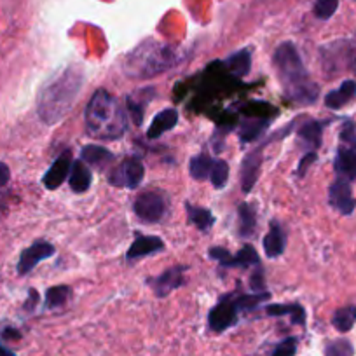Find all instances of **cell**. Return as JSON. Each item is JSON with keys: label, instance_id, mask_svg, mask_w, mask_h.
<instances>
[{"label": "cell", "instance_id": "cell-1", "mask_svg": "<svg viewBox=\"0 0 356 356\" xmlns=\"http://www.w3.org/2000/svg\"><path fill=\"white\" fill-rule=\"evenodd\" d=\"M273 67L285 97L292 104L300 107L316 104L320 98V86L311 79L296 44L290 40L280 44L273 53Z\"/></svg>", "mask_w": 356, "mask_h": 356}, {"label": "cell", "instance_id": "cell-2", "mask_svg": "<svg viewBox=\"0 0 356 356\" xmlns=\"http://www.w3.org/2000/svg\"><path fill=\"white\" fill-rule=\"evenodd\" d=\"M84 84V70L70 65L49 79L37 97V114L47 126L58 124L77 102Z\"/></svg>", "mask_w": 356, "mask_h": 356}, {"label": "cell", "instance_id": "cell-3", "mask_svg": "<svg viewBox=\"0 0 356 356\" xmlns=\"http://www.w3.org/2000/svg\"><path fill=\"white\" fill-rule=\"evenodd\" d=\"M86 133L97 140L114 142L128 129V112L107 89H98L86 105Z\"/></svg>", "mask_w": 356, "mask_h": 356}, {"label": "cell", "instance_id": "cell-4", "mask_svg": "<svg viewBox=\"0 0 356 356\" xmlns=\"http://www.w3.org/2000/svg\"><path fill=\"white\" fill-rule=\"evenodd\" d=\"M184 56L178 47L161 44L154 39L143 40L131 53L126 54L121 63V70L126 77L136 81L157 77L182 63Z\"/></svg>", "mask_w": 356, "mask_h": 356}, {"label": "cell", "instance_id": "cell-5", "mask_svg": "<svg viewBox=\"0 0 356 356\" xmlns=\"http://www.w3.org/2000/svg\"><path fill=\"white\" fill-rule=\"evenodd\" d=\"M320 58L328 77L344 72H356V42L349 39H339L325 44L320 49Z\"/></svg>", "mask_w": 356, "mask_h": 356}, {"label": "cell", "instance_id": "cell-6", "mask_svg": "<svg viewBox=\"0 0 356 356\" xmlns=\"http://www.w3.org/2000/svg\"><path fill=\"white\" fill-rule=\"evenodd\" d=\"M296 122L297 121H292L290 124H286L285 128H282L280 131H276L275 135H271L269 138L264 140L260 145H257L255 149L250 150V152L243 157L241 171H239V175H241V191L243 193L245 194L252 193V189L255 187L257 180H259L260 168H262V159H264V149H266V145H269V143L275 142V140L283 138V136L289 135V131H292V129L296 128Z\"/></svg>", "mask_w": 356, "mask_h": 356}, {"label": "cell", "instance_id": "cell-7", "mask_svg": "<svg viewBox=\"0 0 356 356\" xmlns=\"http://www.w3.org/2000/svg\"><path fill=\"white\" fill-rule=\"evenodd\" d=\"M239 313H243L239 306V293H225L208 313V328L222 334L238 323Z\"/></svg>", "mask_w": 356, "mask_h": 356}, {"label": "cell", "instance_id": "cell-8", "mask_svg": "<svg viewBox=\"0 0 356 356\" xmlns=\"http://www.w3.org/2000/svg\"><path fill=\"white\" fill-rule=\"evenodd\" d=\"M145 177V166L140 157H126L108 173V184L118 189H136Z\"/></svg>", "mask_w": 356, "mask_h": 356}, {"label": "cell", "instance_id": "cell-9", "mask_svg": "<svg viewBox=\"0 0 356 356\" xmlns=\"http://www.w3.org/2000/svg\"><path fill=\"white\" fill-rule=\"evenodd\" d=\"M133 213L143 222V224H157L166 213V201L164 196L157 191H143L133 201Z\"/></svg>", "mask_w": 356, "mask_h": 356}, {"label": "cell", "instance_id": "cell-10", "mask_svg": "<svg viewBox=\"0 0 356 356\" xmlns=\"http://www.w3.org/2000/svg\"><path fill=\"white\" fill-rule=\"evenodd\" d=\"M208 257L220 264L222 267H229V269H234V267L236 269H248V267L260 266V257L252 245H245L234 255L224 246H211L208 250Z\"/></svg>", "mask_w": 356, "mask_h": 356}, {"label": "cell", "instance_id": "cell-11", "mask_svg": "<svg viewBox=\"0 0 356 356\" xmlns=\"http://www.w3.org/2000/svg\"><path fill=\"white\" fill-rule=\"evenodd\" d=\"M186 271L187 266H175L161 273L159 276H152L147 278V285L154 290L156 297L163 299V297L170 296L173 290H178L180 286L186 285Z\"/></svg>", "mask_w": 356, "mask_h": 356}, {"label": "cell", "instance_id": "cell-12", "mask_svg": "<svg viewBox=\"0 0 356 356\" xmlns=\"http://www.w3.org/2000/svg\"><path fill=\"white\" fill-rule=\"evenodd\" d=\"M328 204H330L332 210L344 215V217L355 213L356 200L353 196L351 182H348L344 178H335L332 186L328 187Z\"/></svg>", "mask_w": 356, "mask_h": 356}, {"label": "cell", "instance_id": "cell-13", "mask_svg": "<svg viewBox=\"0 0 356 356\" xmlns=\"http://www.w3.org/2000/svg\"><path fill=\"white\" fill-rule=\"evenodd\" d=\"M330 121H318V119H304L297 128V143L302 147L304 154L316 152L323 143V131Z\"/></svg>", "mask_w": 356, "mask_h": 356}, {"label": "cell", "instance_id": "cell-14", "mask_svg": "<svg viewBox=\"0 0 356 356\" xmlns=\"http://www.w3.org/2000/svg\"><path fill=\"white\" fill-rule=\"evenodd\" d=\"M54 252H56V248H54L51 243L42 241V239H40V241H35L33 245H30L29 248L23 250L22 255H19L18 275L26 276L29 273H32L42 260L53 257Z\"/></svg>", "mask_w": 356, "mask_h": 356}, {"label": "cell", "instance_id": "cell-15", "mask_svg": "<svg viewBox=\"0 0 356 356\" xmlns=\"http://www.w3.org/2000/svg\"><path fill=\"white\" fill-rule=\"evenodd\" d=\"M72 164H74V159H72V152L70 150H63L56 159L53 161L49 170L44 173L42 177V184L46 189L49 191H56L67 182L68 175H70Z\"/></svg>", "mask_w": 356, "mask_h": 356}, {"label": "cell", "instance_id": "cell-16", "mask_svg": "<svg viewBox=\"0 0 356 356\" xmlns=\"http://www.w3.org/2000/svg\"><path fill=\"white\" fill-rule=\"evenodd\" d=\"M334 171L339 178L356 182V143H341L337 147Z\"/></svg>", "mask_w": 356, "mask_h": 356}, {"label": "cell", "instance_id": "cell-17", "mask_svg": "<svg viewBox=\"0 0 356 356\" xmlns=\"http://www.w3.org/2000/svg\"><path fill=\"white\" fill-rule=\"evenodd\" d=\"M286 243H289V236H286L283 225L278 220H271L269 231H267V234L262 239L264 253H266L267 259H278V257H282L286 250Z\"/></svg>", "mask_w": 356, "mask_h": 356}, {"label": "cell", "instance_id": "cell-18", "mask_svg": "<svg viewBox=\"0 0 356 356\" xmlns=\"http://www.w3.org/2000/svg\"><path fill=\"white\" fill-rule=\"evenodd\" d=\"M154 95H156L154 88H140L133 91L131 95H128V98H126V112L133 119V124H142L145 107L152 102Z\"/></svg>", "mask_w": 356, "mask_h": 356}, {"label": "cell", "instance_id": "cell-19", "mask_svg": "<svg viewBox=\"0 0 356 356\" xmlns=\"http://www.w3.org/2000/svg\"><path fill=\"white\" fill-rule=\"evenodd\" d=\"M273 118H264V115H248L238 124V136L241 143H252L264 136V133L271 126Z\"/></svg>", "mask_w": 356, "mask_h": 356}, {"label": "cell", "instance_id": "cell-20", "mask_svg": "<svg viewBox=\"0 0 356 356\" xmlns=\"http://www.w3.org/2000/svg\"><path fill=\"white\" fill-rule=\"evenodd\" d=\"M164 250V241L157 236H136L135 241L131 243V246L126 252V260L133 262V260L143 259V257L156 255Z\"/></svg>", "mask_w": 356, "mask_h": 356}, {"label": "cell", "instance_id": "cell-21", "mask_svg": "<svg viewBox=\"0 0 356 356\" xmlns=\"http://www.w3.org/2000/svg\"><path fill=\"white\" fill-rule=\"evenodd\" d=\"M356 98V81L355 79H346L339 88L332 89L325 95V107L330 111H341L348 104H351Z\"/></svg>", "mask_w": 356, "mask_h": 356}, {"label": "cell", "instance_id": "cell-22", "mask_svg": "<svg viewBox=\"0 0 356 356\" xmlns=\"http://www.w3.org/2000/svg\"><path fill=\"white\" fill-rule=\"evenodd\" d=\"M91 184H93L91 168H89L82 159L74 161L70 175H68V187H70L75 194H84L88 193Z\"/></svg>", "mask_w": 356, "mask_h": 356}, {"label": "cell", "instance_id": "cell-23", "mask_svg": "<svg viewBox=\"0 0 356 356\" xmlns=\"http://www.w3.org/2000/svg\"><path fill=\"white\" fill-rule=\"evenodd\" d=\"M222 63H224V67L227 68V72L232 77H246V75L250 74V70H252V49H250V47H245V49L236 51L231 56L222 60Z\"/></svg>", "mask_w": 356, "mask_h": 356}, {"label": "cell", "instance_id": "cell-24", "mask_svg": "<svg viewBox=\"0 0 356 356\" xmlns=\"http://www.w3.org/2000/svg\"><path fill=\"white\" fill-rule=\"evenodd\" d=\"M178 118H180V115H178L177 108H164V111L159 112V114L152 119V122H150L149 129H147V138L156 140L159 138L161 135H164V133L171 131V129L178 124Z\"/></svg>", "mask_w": 356, "mask_h": 356}, {"label": "cell", "instance_id": "cell-25", "mask_svg": "<svg viewBox=\"0 0 356 356\" xmlns=\"http://www.w3.org/2000/svg\"><path fill=\"white\" fill-rule=\"evenodd\" d=\"M81 159L88 164L89 168H97L104 171L111 163H114L115 156L108 149L100 145H84L81 150Z\"/></svg>", "mask_w": 356, "mask_h": 356}, {"label": "cell", "instance_id": "cell-26", "mask_svg": "<svg viewBox=\"0 0 356 356\" xmlns=\"http://www.w3.org/2000/svg\"><path fill=\"white\" fill-rule=\"evenodd\" d=\"M266 314L271 318L290 316L293 325L306 327V309L297 302H283V304H269L266 307Z\"/></svg>", "mask_w": 356, "mask_h": 356}, {"label": "cell", "instance_id": "cell-27", "mask_svg": "<svg viewBox=\"0 0 356 356\" xmlns=\"http://www.w3.org/2000/svg\"><path fill=\"white\" fill-rule=\"evenodd\" d=\"M257 229V208L253 203H241L238 207V236L250 238Z\"/></svg>", "mask_w": 356, "mask_h": 356}, {"label": "cell", "instance_id": "cell-28", "mask_svg": "<svg viewBox=\"0 0 356 356\" xmlns=\"http://www.w3.org/2000/svg\"><path fill=\"white\" fill-rule=\"evenodd\" d=\"M186 211H187V220H189V224L194 225V227L201 232L210 231V229L215 225V220H217L208 208L196 207V204H191L189 201L186 203Z\"/></svg>", "mask_w": 356, "mask_h": 356}, {"label": "cell", "instance_id": "cell-29", "mask_svg": "<svg viewBox=\"0 0 356 356\" xmlns=\"http://www.w3.org/2000/svg\"><path fill=\"white\" fill-rule=\"evenodd\" d=\"M213 163H215V157L211 156V154H208L207 150L193 156V159H191L189 163L191 177H193L194 180H200V182L208 180L211 173V168H213Z\"/></svg>", "mask_w": 356, "mask_h": 356}, {"label": "cell", "instance_id": "cell-30", "mask_svg": "<svg viewBox=\"0 0 356 356\" xmlns=\"http://www.w3.org/2000/svg\"><path fill=\"white\" fill-rule=\"evenodd\" d=\"M332 325L337 332L346 334V332L351 330L356 325V306H344L335 309V313L332 314Z\"/></svg>", "mask_w": 356, "mask_h": 356}, {"label": "cell", "instance_id": "cell-31", "mask_svg": "<svg viewBox=\"0 0 356 356\" xmlns=\"http://www.w3.org/2000/svg\"><path fill=\"white\" fill-rule=\"evenodd\" d=\"M72 296V289L67 285L51 286L46 292V309H56L61 307Z\"/></svg>", "mask_w": 356, "mask_h": 356}, {"label": "cell", "instance_id": "cell-32", "mask_svg": "<svg viewBox=\"0 0 356 356\" xmlns=\"http://www.w3.org/2000/svg\"><path fill=\"white\" fill-rule=\"evenodd\" d=\"M208 180H210L215 189H224L229 180V164L224 159H215Z\"/></svg>", "mask_w": 356, "mask_h": 356}, {"label": "cell", "instance_id": "cell-33", "mask_svg": "<svg viewBox=\"0 0 356 356\" xmlns=\"http://www.w3.org/2000/svg\"><path fill=\"white\" fill-rule=\"evenodd\" d=\"M325 356H355V346L348 339H334L325 344Z\"/></svg>", "mask_w": 356, "mask_h": 356}, {"label": "cell", "instance_id": "cell-34", "mask_svg": "<svg viewBox=\"0 0 356 356\" xmlns=\"http://www.w3.org/2000/svg\"><path fill=\"white\" fill-rule=\"evenodd\" d=\"M339 9V0H316L313 6V15L321 22H327Z\"/></svg>", "mask_w": 356, "mask_h": 356}, {"label": "cell", "instance_id": "cell-35", "mask_svg": "<svg viewBox=\"0 0 356 356\" xmlns=\"http://www.w3.org/2000/svg\"><path fill=\"white\" fill-rule=\"evenodd\" d=\"M297 346H299V339L297 337H286L282 342L276 344V348L273 349L271 356H296Z\"/></svg>", "mask_w": 356, "mask_h": 356}, {"label": "cell", "instance_id": "cell-36", "mask_svg": "<svg viewBox=\"0 0 356 356\" xmlns=\"http://www.w3.org/2000/svg\"><path fill=\"white\" fill-rule=\"evenodd\" d=\"M250 290H252L253 293H262V292H267L266 289V278H264V267L262 264L260 266H255V269H253L252 276H250Z\"/></svg>", "mask_w": 356, "mask_h": 356}, {"label": "cell", "instance_id": "cell-37", "mask_svg": "<svg viewBox=\"0 0 356 356\" xmlns=\"http://www.w3.org/2000/svg\"><path fill=\"white\" fill-rule=\"evenodd\" d=\"M318 159V152H306L302 157H300L299 164H297V170H296V177L297 178H304L309 171V168L316 163Z\"/></svg>", "mask_w": 356, "mask_h": 356}, {"label": "cell", "instance_id": "cell-38", "mask_svg": "<svg viewBox=\"0 0 356 356\" xmlns=\"http://www.w3.org/2000/svg\"><path fill=\"white\" fill-rule=\"evenodd\" d=\"M39 304V293L35 292V289H30L29 292V299L25 300V309L26 311H33Z\"/></svg>", "mask_w": 356, "mask_h": 356}, {"label": "cell", "instance_id": "cell-39", "mask_svg": "<svg viewBox=\"0 0 356 356\" xmlns=\"http://www.w3.org/2000/svg\"><path fill=\"white\" fill-rule=\"evenodd\" d=\"M9 178H11V170L6 163H0V189L8 186Z\"/></svg>", "mask_w": 356, "mask_h": 356}, {"label": "cell", "instance_id": "cell-40", "mask_svg": "<svg viewBox=\"0 0 356 356\" xmlns=\"http://www.w3.org/2000/svg\"><path fill=\"white\" fill-rule=\"evenodd\" d=\"M2 337H4L6 341H19V339H22V334H19L16 328H6V330L2 332Z\"/></svg>", "mask_w": 356, "mask_h": 356}, {"label": "cell", "instance_id": "cell-41", "mask_svg": "<svg viewBox=\"0 0 356 356\" xmlns=\"http://www.w3.org/2000/svg\"><path fill=\"white\" fill-rule=\"evenodd\" d=\"M6 210H8V194L0 193V217L6 213Z\"/></svg>", "mask_w": 356, "mask_h": 356}, {"label": "cell", "instance_id": "cell-42", "mask_svg": "<svg viewBox=\"0 0 356 356\" xmlns=\"http://www.w3.org/2000/svg\"><path fill=\"white\" fill-rule=\"evenodd\" d=\"M0 356H16V353L11 351L9 348H6V346L0 344Z\"/></svg>", "mask_w": 356, "mask_h": 356}]
</instances>
